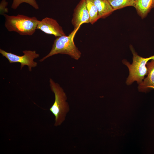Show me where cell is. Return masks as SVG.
<instances>
[{"label": "cell", "instance_id": "6da1fadb", "mask_svg": "<svg viewBox=\"0 0 154 154\" xmlns=\"http://www.w3.org/2000/svg\"><path fill=\"white\" fill-rule=\"evenodd\" d=\"M5 27L10 32H16L21 35H32L35 32L39 21L35 17H29L23 15L10 16L6 14Z\"/></svg>", "mask_w": 154, "mask_h": 154}, {"label": "cell", "instance_id": "7a4b0ae2", "mask_svg": "<svg viewBox=\"0 0 154 154\" xmlns=\"http://www.w3.org/2000/svg\"><path fill=\"white\" fill-rule=\"evenodd\" d=\"M130 48L133 55L132 63L130 64L125 59L122 61L129 70V75L125 83L127 85H130L136 81L139 84L142 82L145 76L147 75V64L149 60L154 59V55L147 58H143L138 55L131 45Z\"/></svg>", "mask_w": 154, "mask_h": 154}, {"label": "cell", "instance_id": "3957f363", "mask_svg": "<svg viewBox=\"0 0 154 154\" xmlns=\"http://www.w3.org/2000/svg\"><path fill=\"white\" fill-rule=\"evenodd\" d=\"M49 82L51 89L55 95L54 102L49 110L55 117L54 125L57 127L64 121L70 110L69 106L66 101V96L63 89L51 78Z\"/></svg>", "mask_w": 154, "mask_h": 154}, {"label": "cell", "instance_id": "277c9868", "mask_svg": "<svg viewBox=\"0 0 154 154\" xmlns=\"http://www.w3.org/2000/svg\"><path fill=\"white\" fill-rule=\"evenodd\" d=\"M78 29H74L68 36L56 37L50 52L39 61L42 62L48 57L58 54H68L75 60H78L81 56V53L74 41L75 35Z\"/></svg>", "mask_w": 154, "mask_h": 154}, {"label": "cell", "instance_id": "5b68a950", "mask_svg": "<svg viewBox=\"0 0 154 154\" xmlns=\"http://www.w3.org/2000/svg\"><path fill=\"white\" fill-rule=\"evenodd\" d=\"M24 55L19 56L11 52H7L0 49V53L3 56L5 57L10 63L19 62L21 64V70L25 65L28 67L29 70L31 71L32 68L36 67L37 63L34 60L35 58L39 57V54L36 51L25 50L23 51Z\"/></svg>", "mask_w": 154, "mask_h": 154}, {"label": "cell", "instance_id": "8992f818", "mask_svg": "<svg viewBox=\"0 0 154 154\" xmlns=\"http://www.w3.org/2000/svg\"><path fill=\"white\" fill-rule=\"evenodd\" d=\"M37 29L46 34L52 35L56 37L66 35L62 27L57 21L48 17H46L39 21Z\"/></svg>", "mask_w": 154, "mask_h": 154}, {"label": "cell", "instance_id": "52a82bcc", "mask_svg": "<svg viewBox=\"0 0 154 154\" xmlns=\"http://www.w3.org/2000/svg\"><path fill=\"white\" fill-rule=\"evenodd\" d=\"M74 29H79L83 23H90V17L86 0H81L74 11L71 21Z\"/></svg>", "mask_w": 154, "mask_h": 154}, {"label": "cell", "instance_id": "ba28073f", "mask_svg": "<svg viewBox=\"0 0 154 154\" xmlns=\"http://www.w3.org/2000/svg\"><path fill=\"white\" fill-rule=\"evenodd\" d=\"M147 76L142 82L138 84V89L140 92H146L151 89H154V59H151L146 64Z\"/></svg>", "mask_w": 154, "mask_h": 154}, {"label": "cell", "instance_id": "9c48e42d", "mask_svg": "<svg viewBox=\"0 0 154 154\" xmlns=\"http://www.w3.org/2000/svg\"><path fill=\"white\" fill-rule=\"evenodd\" d=\"M134 7L138 15L144 19L154 7V0H135Z\"/></svg>", "mask_w": 154, "mask_h": 154}, {"label": "cell", "instance_id": "30bf717a", "mask_svg": "<svg viewBox=\"0 0 154 154\" xmlns=\"http://www.w3.org/2000/svg\"><path fill=\"white\" fill-rule=\"evenodd\" d=\"M100 18H104L114 11L108 0H94Z\"/></svg>", "mask_w": 154, "mask_h": 154}, {"label": "cell", "instance_id": "8fae6325", "mask_svg": "<svg viewBox=\"0 0 154 154\" xmlns=\"http://www.w3.org/2000/svg\"><path fill=\"white\" fill-rule=\"evenodd\" d=\"M86 5L90 17V23L93 24L100 18L94 0H86Z\"/></svg>", "mask_w": 154, "mask_h": 154}, {"label": "cell", "instance_id": "7c38bea8", "mask_svg": "<svg viewBox=\"0 0 154 154\" xmlns=\"http://www.w3.org/2000/svg\"><path fill=\"white\" fill-rule=\"evenodd\" d=\"M114 11L127 6L134 7L135 0H108Z\"/></svg>", "mask_w": 154, "mask_h": 154}, {"label": "cell", "instance_id": "4fadbf2b", "mask_svg": "<svg viewBox=\"0 0 154 154\" xmlns=\"http://www.w3.org/2000/svg\"><path fill=\"white\" fill-rule=\"evenodd\" d=\"M23 3L29 4L36 9H39V7L36 0H13L11 5L12 8L16 9L19 5Z\"/></svg>", "mask_w": 154, "mask_h": 154}]
</instances>
